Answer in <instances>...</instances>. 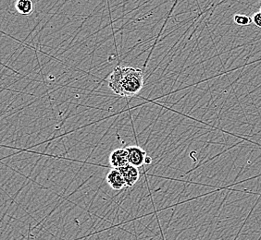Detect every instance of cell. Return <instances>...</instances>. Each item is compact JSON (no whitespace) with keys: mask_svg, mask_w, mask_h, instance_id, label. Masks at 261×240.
I'll list each match as a JSON object with an SVG mask.
<instances>
[{"mask_svg":"<svg viewBox=\"0 0 261 240\" xmlns=\"http://www.w3.org/2000/svg\"><path fill=\"white\" fill-rule=\"evenodd\" d=\"M233 21L239 26H249L253 23L252 18L244 14H236L233 16Z\"/></svg>","mask_w":261,"mask_h":240,"instance_id":"52a82bcc","label":"cell"},{"mask_svg":"<svg viewBox=\"0 0 261 240\" xmlns=\"http://www.w3.org/2000/svg\"><path fill=\"white\" fill-rule=\"evenodd\" d=\"M118 169L121 172V175L125 180L126 187L130 188V187L136 185L137 181L139 179V176H140L137 167L129 164V165L121 167V168H118Z\"/></svg>","mask_w":261,"mask_h":240,"instance_id":"277c9868","label":"cell"},{"mask_svg":"<svg viewBox=\"0 0 261 240\" xmlns=\"http://www.w3.org/2000/svg\"><path fill=\"white\" fill-rule=\"evenodd\" d=\"M109 86L115 94L122 97L135 96L144 87V73L139 69L117 67L110 76Z\"/></svg>","mask_w":261,"mask_h":240,"instance_id":"6da1fadb","label":"cell"},{"mask_svg":"<svg viewBox=\"0 0 261 240\" xmlns=\"http://www.w3.org/2000/svg\"><path fill=\"white\" fill-rule=\"evenodd\" d=\"M107 182L112 190H122L124 187H126L125 180L119 169H116V168H113L112 170L109 172V174L107 175Z\"/></svg>","mask_w":261,"mask_h":240,"instance_id":"5b68a950","label":"cell"},{"mask_svg":"<svg viewBox=\"0 0 261 240\" xmlns=\"http://www.w3.org/2000/svg\"><path fill=\"white\" fill-rule=\"evenodd\" d=\"M110 164L113 168H121L129 165L128 152L125 149H116L110 155Z\"/></svg>","mask_w":261,"mask_h":240,"instance_id":"3957f363","label":"cell"},{"mask_svg":"<svg viewBox=\"0 0 261 240\" xmlns=\"http://www.w3.org/2000/svg\"><path fill=\"white\" fill-rule=\"evenodd\" d=\"M259 11H260V12H261V7H260V10H259Z\"/></svg>","mask_w":261,"mask_h":240,"instance_id":"30bf717a","label":"cell"},{"mask_svg":"<svg viewBox=\"0 0 261 240\" xmlns=\"http://www.w3.org/2000/svg\"><path fill=\"white\" fill-rule=\"evenodd\" d=\"M252 20H253V23L257 27L261 29V12H256L254 15L252 16Z\"/></svg>","mask_w":261,"mask_h":240,"instance_id":"ba28073f","label":"cell"},{"mask_svg":"<svg viewBox=\"0 0 261 240\" xmlns=\"http://www.w3.org/2000/svg\"><path fill=\"white\" fill-rule=\"evenodd\" d=\"M151 162H152V159H151V157H148V156H146V164H151Z\"/></svg>","mask_w":261,"mask_h":240,"instance_id":"9c48e42d","label":"cell"},{"mask_svg":"<svg viewBox=\"0 0 261 240\" xmlns=\"http://www.w3.org/2000/svg\"><path fill=\"white\" fill-rule=\"evenodd\" d=\"M126 150L128 152V160L130 165L138 168L146 163V152L139 146H129Z\"/></svg>","mask_w":261,"mask_h":240,"instance_id":"7a4b0ae2","label":"cell"},{"mask_svg":"<svg viewBox=\"0 0 261 240\" xmlns=\"http://www.w3.org/2000/svg\"><path fill=\"white\" fill-rule=\"evenodd\" d=\"M16 10L22 15H30L34 11V4L32 0H17Z\"/></svg>","mask_w":261,"mask_h":240,"instance_id":"8992f818","label":"cell"}]
</instances>
